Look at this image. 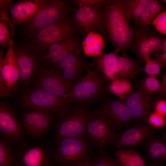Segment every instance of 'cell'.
Segmentation results:
<instances>
[{
    "label": "cell",
    "mask_w": 166,
    "mask_h": 166,
    "mask_svg": "<svg viewBox=\"0 0 166 166\" xmlns=\"http://www.w3.org/2000/svg\"><path fill=\"white\" fill-rule=\"evenodd\" d=\"M103 11L98 33L112 44L113 52L118 53L130 49L135 29L126 17L123 0H108Z\"/></svg>",
    "instance_id": "cell-1"
},
{
    "label": "cell",
    "mask_w": 166,
    "mask_h": 166,
    "mask_svg": "<svg viewBox=\"0 0 166 166\" xmlns=\"http://www.w3.org/2000/svg\"><path fill=\"white\" fill-rule=\"evenodd\" d=\"M86 73L74 84L68 95L67 101L86 106L105 94L108 81L96 68L88 65Z\"/></svg>",
    "instance_id": "cell-2"
},
{
    "label": "cell",
    "mask_w": 166,
    "mask_h": 166,
    "mask_svg": "<svg viewBox=\"0 0 166 166\" xmlns=\"http://www.w3.org/2000/svg\"><path fill=\"white\" fill-rule=\"evenodd\" d=\"M74 104H69L56 112L54 141L85 136L86 125L90 112L86 106Z\"/></svg>",
    "instance_id": "cell-3"
},
{
    "label": "cell",
    "mask_w": 166,
    "mask_h": 166,
    "mask_svg": "<svg viewBox=\"0 0 166 166\" xmlns=\"http://www.w3.org/2000/svg\"><path fill=\"white\" fill-rule=\"evenodd\" d=\"M70 1L66 0H41L34 15L23 25V32L30 35L57 21L69 17Z\"/></svg>",
    "instance_id": "cell-4"
},
{
    "label": "cell",
    "mask_w": 166,
    "mask_h": 166,
    "mask_svg": "<svg viewBox=\"0 0 166 166\" xmlns=\"http://www.w3.org/2000/svg\"><path fill=\"white\" fill-rule=\"evenodd\" d=\"M13 49L19 72V82L26 90L41 65V54L36 47L27 41L13 43Z\"/></svg>",
    "instance_id": "cell-5"
},
{
    "label": "cell",
    "mask_w": 166,
    "mask_h": 166,
    "mask_svg": "<svg viewBox=\"0 0 166 166\" xmlns=\"http://www.w3.org/2000/svg\"><path fill=\"white\" fill-rule=\"evenodd\" d=\"M135 34L130 49L142 65L161 50L165 36L151 26L134 27Z\"/></svg>",
    "instance_id": "cell-6"
},
{
    "label": "cell",
    "mask_w": 166,
    "mask_h": 166,
    "mask_svg": "<svg viewBox=\"0 0 166 166\" xmlns=\"http://www.w3.org/2000/svg\"><path fill=\"white\" fill-rule=\"evenodd\" d=\"M76 32L69 17L59 20L27 36L26 41L36 47L41 56L46 47L75 35Z\"/></svg>",
    "instance_id": "cell-7"
},
{
    "label": "cell",
    "mask_w": 166,
    "mask_h": 166,
    "mask_svg": "<svg viewBox=\"0 0 166 166\" xmlns=\"http://www.w3.org/2000/svg\"><path fill=\"white\" fill-rule=\"evenodd\" d=\"M87 153L85 136L61 138L52 145L51 157L58 166H72Z\"/></svg>",
    "instance_id": "cell-8"
},
{
    "label": "cell",
    "mask_w": 166,
    "mask_h": 166,
    "mask_svg": "<svg viewBox=\"0 0 166 166\" xmlns=\"http://www.w3.org/2000/svg\"><path fill=\"white\" fill-rule=\"evenodd\" d=\"M115 132L107 119L99 111L90 112L85 135L91 146L99 151L112 146Z\"/></svg>",
    "instance_id": "cell-9"
},
{
    "label": "cell",
    "mask_w": 166,
    "mask_h": 166,
    "mask_svg": "<svg viewBox=\"0 0 166 166\" xmlns=\"http://www.w3.org/2000/svg\"><path fill=\"white\" fill-rule=\"evenodd\" d=\"M12 40L5 55L0 52V96L9 97L18 91L19 74Z\"/></svg>",
    "instance_id": "cell-10"
},
{
    "label": "cell",
    "mask_w": 166,
    "mask_h": 166,
    "mask_svg": "<svg viewBox=\"0 0 166 166\" xmlns=\"http://www.w3.org/2000/svg\"><path fill=\"white\" fill-rule=\"evenodd\" d=\"M20 102L22 107L26 110L53 113L69 104L47 92L33 88L25 91L20 98Z\"/></svg>",
    "instance_id": "cell-11"
},
{
    "label": "cell",
    "mask_w": 166,
    "mask_h": 166,
    "mask_svg": "<svg viewBox=\"0 0 166 166\" xmlns=\"http://www.w3.org/2000/svg\"><path fill=\"white\" fill-rule=\"evenodd\" d=\"M32 83V88L42 89L66 101L73 85L63 79L52 66L42 65Z\"/></svg>",
    "instance_id": "cell-12"
},
{
    "label": "cell",
    "mask_w": 166,
    "mask_h": 166,
    "mask_svg": "<svg viewBox=\"0 0 166 166\" xmlns=\"http://www.w3.org/2000/svg\"><path fill=\"white\" fill-rule=\"evenodd\" d=\"M18 147L15 166H50L52 145L40 140Z\"/></svg>",
    "instance_id": "cell-13"
},
{
    "label": "cell",
    "mask_w": 166,
    "mask_h": 166,
    "mask_svg": "<svg viewBox=\"0 0 166 166\" xmlns=\"http://www.w3.org/2000/svg\"><path fill=\"white\" fill-rule=\"evenodd\" d=\"M53 114L35 110L23 112L20 123L25 134L37 141L42 140L49 129L54 118Z\"/></svg>",
    "instance_id": "cell-14"
},
{
    "label": "cell",
    "mask_w": 166,
    "mask_h": 166,
    "mask_svg": "<svg viewBox=\"0 0 166 166\" xmlns=\"http://www.w3.org/2000/svg\"><path fill=\"white\" fill-rule=\"evenodd\" d=\"M0 135L13 145L20 146L27 143L14 109L5 102L0 104Z\"/></svg>",
    "instance_id": "cell-15"
},
{
    "label": "cell",
    "mask_w": 166,
    "mask_h": 166,
    "mask_svg": "<svg viewBox=\"0 0 166 166\" xmlns=\"http://www.w3.org/2000/svg\"><path fill=\"white\" fill-rule=\"evenodd\" d=\"M98 110L108 120L115 133L125 129L136 122L124 101L118 98H107Z\"/></svg>",
    "instance_id": "cell-16"
},
{
    "label": "cell",
    "mask_w": 166,
    "mask_h": 166,
    "mask_svg": "<svg viewBox=\"0 0 166 166\" xmlns=\"http://www.w3.org/2000/svg\"><path fill=\"white\" fill-rule=\"evenodd\" d=\"M153 129L145 122H136L116 133L112 146L117 149L137 147L152 135Z\"/></svg>",
    "instance_id": "cell-17"
},
{
    "label": "cell",
    "mask_w": 166,
    "mask_h": 166,
    "mask_svg": "<svg viewBox=\"0 0 166 166\" xmlns=\"http://www.w3.org/2000/svg\"><path fill=\"white\" fill-rule=\"evenodd\" d=\"M103 17V8L83 7L74 10L71 20L76 30L86 35L91 32L98 33Z\"/></svg>",
    "instance_id": "cell-18"
},
{
    "label": "cell",
    "mask_w": 166,
    "mask_h": 166,
    "mask_svg": "<svg viewBox=\"0 0 166 166\" xmlns=\"http://www.w3.org/2000/svg\"><path fill=\"white\" fill-rule=\"evenodd\" d=\"M75 36L53 43L45 48L40 57L41 65L52 66L79 47V40Z\"/></svg>",
    "instance_id": "cell-19"
},
{
    "label": "cell",
    "mask_w": 166,
    "mask_h": 166,
    "mask_svg": "<svg viewBox=\"0 0 166 166\" xmlns=\"http://www.w3.org/2000/svg\"><path fill=\"white\" fill-rule=\"evenodd\" d=\"M152 97L137 86L135 90L124 100L135 122H145L153 109Z\"/></svg>",
    "instance_id": "cell-20"
},
{
    "label": "cell",
    "mask_w": 166,
    "mask_h": 166,
    "mask_svg": "<svg viewBox=\"0 0 166 166\" xmlns=\"http://www.w3.org/2000/svg\"><path fill=\"white\" fill-rule=\"evenodd\" d=\"M41 0H19L11 3L9 8L11 23L10 36L12 39L16 25H24L35 14L39 8Z\"/></svg>",
    "instance_id": "cell-21"
},
{
    "label": "cell",
    "mask_w": 166,
    "mask_h": 166,
    "mask_svg": "<svg viewBox=\"0 0 166 166\" xmlns=\"http://www.w3.org/2000/svg\"><path fill=\"white\" fill-rule=\"evenodd\" d=\"M145 142L144 157L148 164H166V145L160 138L152 135Z\"/></svg>",
    "instance_id": "cell-22"
},
{
    "label": "cell",
    "mask_w": 166,
    "mask_h": 166,
    "mask_svg": "<svg viewBox=\"0 0 166 166\" xmlns=\"http://www.w3.org/2000/svg\"><path fill=\"white\" fill-rule=\"evenodd\" d=\"M142 65L126 51H123L118 59L117 77L130 80L134 79L142 71Z\"/></svg>",
    "instance_id": "cell-23"
},
{
    "label": "cell",
    "mask_w": 166,
    "mask_h": 166,
    "mask_svg": "<svg viewBox=\"0 0 166 166\" xmlns=\"http://www.w3.org/2000/svg\"><path fill=\"white\" fill-rule=\"evenodd\" d=\"M119 57L118 53L113 51L102 53L95 57V67L108 80L110 81L117 77V62Z\"/></svg>",
    "instance_id": "cell-24"
},
{
    "label": "cell",
    "mask_w": 166,
    "mask_h": 166,
    "mask_svg": "<svg viewBox=\"0 0 166 166\" xmlns=\"http://www.w3.org/2000/svg\"><path fill=\"white\" fill-rule=\"evenodd\" d=\"M105 44L100 33L91 32L87 34L81 44L84 54L87 57H96L101 55Z\"/></svg>",
    "instance_id": "cell-25"
},
{
    "label": "cell",
    "mask_w": 166,
    "mask_h": 166,
    "mask_svg": "<svg viewBox=\"0 0 166 166\" xmlns=\"http://www.w3.org/2000/svg\"><path fill=\"white\" fill-rule=\"evenodd\" d=\"M161 1L149 0L138 20L134 23V27L152 26L156 17L161 12L166 10Z\"/></svg>",
    "instance_id": "cell-26"
},
{
    "label": "cell",
    "mask_w": 166,
    "mask_h": 166,
    "mask_svg": "<svg viewBox=\"0 0 166 166\" xmlns=\"http://www.w3.org/2000/svg\"><path fill=\"white\" fill-rule=\"evenodd\" d=\"M114 155L115 159L121 166H149L141 156L132 148L117 149Z\"/></svg>",
    "instance_id": "cell-27"
},
{
    "label": "cell",
    "mask_w": 166,
    "mask_h": 166,
    "mask_svg": "<svg viewBox=\"0 0 166 166\" xmlns=\"http://www.w3.org/2000/svg\"><path fill=\"white\" fill-rule=\"evenodd\" d=\"M107 89L111 94L124 101L133 92L132 85L130 80L116 77L110 81Z\"/></svg>",
    "instance_id": "cell-28"
},
{
    "label": "cell",
    "mask_w": 166,
    "mask_h": 166,
    "mask_svg": "<svg viewBox=\"0 0 166 166\" xmlns=\"http://www.w3.org/2000/svg\"><path fill=\"white\" fill-rule=\"evenodd\" d=\"M87 64L81 55L79 46L52 67L58 73L65 69Z\"/></svg>",
    "instance_id": "cell-29"
},
{
    "label": "cell",
    "mask_w": 166,
    "mask_h": 166,
    "mask_svg": "<svg viewBox=\"0 0 166 166\" xmlns=\"http://www.w3.org/2000/svg\"><path fill=\"white\" fill-rule=\"evenodd\" d=\"M149 0H123L127 19L134 23L138 20Z\"/></svg>",
    "instance_id": "cell-30"
},
{
    "label": "cell",
    "mask_w": 166,
    "mask_h": 166,
    "mask_svg": "<svg viewBox=\"0 0 166 166\" xmlns=\"http://www.w3.org/2000/svg\"><path fill=\"white\" fill-rule=\"evenodd\" d=\"M13 145L8 141L0 138V166H15L16 156Z\"/></svg>",
    "instance_id": "cell-31"
},
{
    "label": "cell",
    "mask_w": 166,
    "mask_h": 166,
    "mask_svg": "<svg viewBox=\"0 0 166 166\" xmlns=\"http://www.w3.org/2000/svg\"><path fill=\"white\" fill-rule=\"evenodd\" d=\"M156 77L145 75L140 80L137 86L149 95L152 96L156 94L161 86L160 82Z\"/></svg>",
    "instance_id": "cell-32"
},
{
    "label": "cell",
    "mask_w": 166,
    "mask_h": 166,
    "mask_svg": "<svg viewBox=\"0 0 166 166\" xmlns=\"http://www.w3.org/2000/svg\"><path fill=\"white\" fill-rule=\"evenodd\" d=\"M88 65H78L56 73L65 81L73 84L81 77L83 71Z\"/></svg>",
    "instance_id": "cell-33"
},
{
    "label": "cell",
    "mask_w": 166,
    "mask_h": 166,
    "mask_svg": "<svg viewBox=\"0 0 166 166\" xmlns=\"http://www.w3.org/2000/svg\"><path fill=\"white\" fill-rule=\"evenodd\" d=\"M145 122L153 129H162L166 126L165 117L154 111L149 113Z\"/></svg>",
    "instance_id": "cell-34"
},
{
    "label": "cell",
    "mask_w": 166,
    "mask_h": 166,
    "mask_svg": "<svg viewBox=\"0 0 166 166\" xmlns=\"http://www.w3.org/2000/svg\"><path fill=\"white\" fill-rule=\"evenodd\" d=\"M144 64L142 71L145 75L157 77L160 75L162 67L155 60L150 58L146 60Z\"/></svg>",
    "instance_id": "cell-35"
},
{
    "label": "cell",
    "mask_w": 166,
    "mask_h": 166,
    "mask_svg": "<svg viewBox=\"0 0 166 166\" xmlns=\"http://www.w3.org/2000/svg\"><path fill=\"white\" fill-rule=\"evenodd\" d=\"M152 26L159 34L166 36V10L158 14L153 20Z\"/></svg>",
    "instance_id": "cell-36"
},
{
    "label": "cell",
    "mask_w": 166,
    "mask_h": 166,
    "mask_svg": "<svg viewBox=\"0 0 166 166\" xmlns=\"http://www.w3.org/2000/svg\"><path fill=\"white\" fill-rule=\"evenodd\" d=\"M92 166H120L114 158L108 155L101 154L92 161Z\"/></svg>",
    "instance_id": "cell-37"
},
{
    "label": "cell",
    "mask_w": 166,
    "mask_h": 166,
    "mask_svg": "<svg viewBox=\"0 0 166 166\" xmlns=\"http://www.w3.org/2000/svg\"><path fill=\"white\" fill-rule=\"evenodd\" d=\"M5 23L0 21V46L8 48L12 39L10 33V29Z\"/></svg>",
    "instance_id": "cell-38"
},
{
    "label": "cell",
    "mask_w": 166,
    "mask_h": 166,
    "mask_svg": "<svg viewBox=\"0 0 166 166\" xmlns=\"http://www.w3.org/2000/svg\"><path fill=\"white\" fill-rule=\"evenodd\" d=\"M108 0H75L74 3L80 8L87 7L103 8Z\"/></svg>",
    "instance_id": "cell-39"
},
{
    "label": "cell",
    "mask_w": 166,
    "mask_h": 166,
    "mask_svg": "<svg viewBox=\"0 0 166 166\" xmlns=\"http://www.w3.org/2000/svg\"><path fill=\"white\" fill-rule=\"evenodd\" d=\"M153 100V108L154 111L165 116L166 115V99L156 98Z\"/></svg>",
    "instance_id": "cell-40"
},
{
    "label": "cell",
    "mask_w": 166,
    "mask_h": 166,
    "mask_svg": "<svg viewBox=\"0 0 166 166\" xmlns=\"http://www.w3.org/2000/svg\"><path fill=\"white\" fill-rule=\"evenodd\" d=\"M154 57V59L159 62L162 68L166 66V36L164 40L160 51Z\"/></svg>",
    "instance_id": "cell-41"
},
{
    "label": "cell",
    "mask_w": 166,
    "mask_h": 166,
    "mask_svg": "<svg viewBox=\"0 0 166 166\" xmlns=\"http://www.w3.org/2000/svg\"><path fill=\"white\" fill-rule=\"evenodd\" d=\"M161 86L158 92L156 94V98L166 99V71L160 76Z\"/></svg>",
    "instance_id": "cell-42"
},
{
    "label": "cell",
    "mask_w": 166,
    "mask_h": 166,
    "mask_svg": "<svg viewBox=\"0 0 166 166\" xmlns=\"http://www.w3.org/2000/svg\"><path fill=\"white\" fill-rule=\"evenodd\" d=\"M10 3L8 5L2 10L0 11V21L6 23L10 29L11 27V23L9 13Z\"/></svg>",
    "instance_id": "cell-43"
},
{
    "label": "cell",
    "mask_w": 166,
    "mask_h": 166,
    "mask_svg": "<svg viewBox=\"0 0 166 166\" xmlns=\"http://www.w3.org/2000/svg\"><path fill=\"white\" fill-rule=\"evenodd\" d=\"M72 166H92V161L88 154Z\"/></svg>",
    "instance_id": "cell-44"
},
{
    "label": "cell",
    "mask_w": 166,
    "mask_h": 166,
    "mask_svg": "<svg viewBox=\"0 0 166 166\" xmlns=\"http://www.w3.org/2000/svg\"><path fill=\"white\" fill-rule=\"evenodd\" d=\"M12 1V0H0V11L2 10Z\"/></svg>",
    "instance_id": "cell-45"
},
{
    "label": "cell",
    "mask_w": 166,
    "mask_h": 166,
    "mask_svg": "<svg viewBox=\"0 0 166 166\" xmlns=\"http://www.w3.org/2000/svg\"><path fill=\"white\" fill-rule=\"evenodd\" d=\"M163 128L164 129L160 138L166 145V126Z\"/></svg>",
    "instance_id": "cell-46"
},
{
    "label": "cell",
    "mask_w": 166,
    "mask_h": 166,
    "mask_svg": "<svg viewBox=\"0 0 166 166\" xmlns=\"http://www.w3.org/2000/svg\"><path fill=\"white\" fill-rule=\"evenodd\" d=\"M149 166H166V164L158 165L151 164H148Z\"/></svg>",
    "instance_id": "cell-47"
},
{
    "label": "cell",
    "mask_w": 166,
    "mask_h": 166,
    "mask_svg": "<svg viewBox=\"0 0 166 166\" xmlns=\"http://www.w3.org/2000/svg\"><path fill=\"white\" fill-rule=\"evenodd\" d=\"M161 1L163 3L166 4V0H162Z\"/></svg>",
    "instance_id": "cell-48"
},
{
    "label": "cell",
    "mask_w": 166,
    "mask_h": 166,
    "mask_svg": "<svg viewBox=\"0 0 166 166\" xmlns=\"http://www.w3.org/2000/svg\"><path fill=\"white\" fill-rule=\"evenodd\" d=\"M165 117H166V115L165 116Z\"/></svg>",
    "instance_id": "cell-49"
},
{
    "label": "cell",
    "mask_w": 166,
    "mask_h": 166,
    "mask_svg": "<svg viewBox=\"0 0 166 166\" xmlns=\"http://www.w3.org/2000/svg\"><path fill=\"white\" fill-rule=\"evenodd\" d=\"M120 166H121L120 165Z\"/></svg>",
    "instance_id": "cell-50"
}]
</instances>
